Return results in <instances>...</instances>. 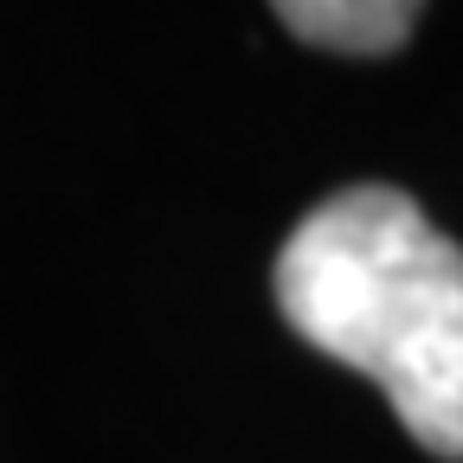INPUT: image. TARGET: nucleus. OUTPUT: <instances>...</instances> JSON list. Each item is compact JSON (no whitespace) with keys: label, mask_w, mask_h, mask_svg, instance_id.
<instances>
[{"label":"nucleus","mask_w":463,"mask_h":463,"mask_svg":"<svg viewBox=\"0 0 463 463\" xmlns=\"http://www.w3.org/2000/svg\"><path fill=\"white\" fill-rule=\"evenodd\" d=\"M277 309L367 373L431 457H463V245L399 187H341L289 232Z\"/></svg>","instance_id":"nucleus-1"},{"label":"nucleus","mask_w":463,"mask_h":463,"mask_svg":"<svg viewBox=\"0 0 463 463\" xmlns=\"http://www.w3.org/2000/svg\"><path fill=\"white\" fill-rule=\"evenodd\" d=\"M277 20L328 52H392L419 26V7H399V0H283Z\"/></svg>","instance_id":"nucleus-2"}]
</instances>
